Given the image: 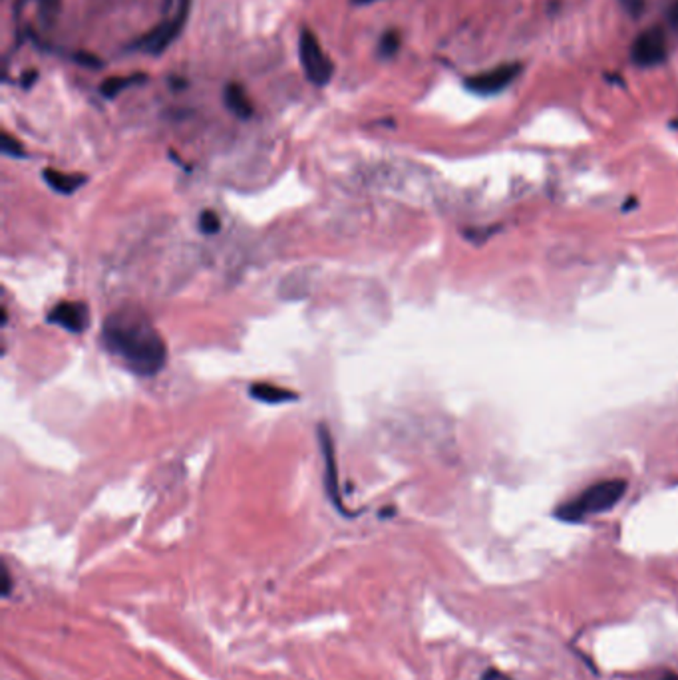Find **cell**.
<instances>
[{"label": "cell", "mask_w": 678, "mask_h": 680, "mask_svg": "<svg viewBox=\"0 0 678 680\" xmlns=\"http://www.w3.org/2000/svg\"><path fill=\"white\" fill-rule=\"evenodd\" d=\"M102 342L113 358L139 376L162 373L167 362L165 340L142 308L113 311L104 321Z\"/></svg>", "instance_id": "cell-1"}, {"label": "cell", "mask_w": 678, "mask_h": 680, "mask_svg": "<svg viewBox=\"0 0 678 680\" xmlns=\"http://www.w3.org/2000/svg\"><path fill=\"white\" fill-rule=\"evenodd\" d=\"M627 490L629 483L623 478L597 482L589 485L585 491H581L573 501L563 503L555 511V516L563 521H569V524H577V521H583L589 516L605 514V511L613 509L624 498Z\"/></svg>", "instance_id": "cell-2"}, {"label": "cell", "mask_w": 678, "mask_h": 680, "mask_svg": "<svg viewBox=\"0 0 678 680\" xmlns=\"http://www.w3.org/2000/svg\"><path fill=\"white\" fill-rule=\"evenodd\" d=\"M298 56H301V66L308 78V82L314 86H327L332 78V62L324 55L321 42L316 40L311 30H301L298 37Z\"/></svg>", "instance_id": "cell-3"}, {"label": "cell", "mask_w": 678, "mask_h": 680, "mask_svg": "<svg viewBox=\"0 0 678 680\" xmlns=\"http://www.w3.org/2000/svg\"><path fill=\"white\" fill-rule=\"evenodd\" d=\"M189 8H191V0H180V6H178V13L173 14V19L165 21L163 24L155 26V29L146 34L144 38H139L136 42V48L147 52V55H162V52L167 50V46L180 37L185 22H188V16H189Z\"/></svg>", "instance_id": "cell-4"}, {"label": "cell", "mask_w": 678, "mask_h": 680, "mask_svg": "<svg viewBox=\"0 0 678 680\" xmlns=\"http://www.w3.org/2000/svg\"><path fill=\"white\" fill-rule=\"evenodd\" d=\"M666 37L660 29H649L632 42L631 60L640 68H655L666 60Z\"/></svg>", "instance_id": "cell-5"}, {"label": "cell", "mask_w": 678, "mask_h": 680, "mask_svg": "<svg viewBox=\"0 0 678 680\" xmlns=\"http://www.w3.org/2000/svg\"><path fill=\"white\" fill-rule=\"evenodd\" d=\"M522 72V66L515 64V62H509V64H501L491 70H486V72H480L475 76H470L468 82V90L480 96H493L512 84L515 78Z\"/></svg>", "instance_id": "cell-6"}, {"label": "cell", "mask_w": 678, "mask_h": 680, "mask_svg": "<svg viewBox=\"0 0 678 680\" xmlns=\"http://www.w3.org/2000/svg\"><path fill=\"white\" fill-rule=\"evenodd\" d=\"M316 434H319V444H321L322 458H324V488H327V493L332 501V506L337 508L340 514L348 516V511L345 509V506H342V498H340V490H339L337 454H334V441L331 438V432L327 426H319Z\"/></svg>", "instance_id": "cell-7"}, {"label": "cell", "mask_w": 678, "mask_h": 680, "mask_svg": "<svg viewBox=\"0 0 678 680\" xmlns=\"http://www.w3.org/2000/svg\"><path fill=\"white\" fill-rule=\"evenodd\" d=\"M46 321L50 324L62 326V329L68 332H84L90 324V311L84 303H58L54 308H52L50 315L46 316Z\"/></svg>", "instance_id": "cell-8"}, {"label": "cell", "mask_w": 678, "mask_h": 680, "mask_svg": "<svg viewBox=\"0 0 678 680\" xmlns=\"http://www.w3.org/2000/svg\"><path fill=\"white\" fill-rule=\"evenodd\" d=\"M223 102H225V105H227V110L231 112L233 116L241 118V120L251 118V116H253V112H255L251 98H249V96H247L245 88L239 86V84H229V86L225 88V92H223Z\"/></svg>", "instance_id": "cell-9"}, {"label": "cell", "mask_w": 678, "mask_h": 680, "mask_svg": "<svg viewBox=\"0 0 678 680\" xmlns=\"http://www.w3.org/2000/svg\"><path fill=\"white\" fill-rule=\"evenodd\" d=\"M44 181H46L52 189L62 196H72L76 189H80L86 183V175L80 173H62L56 170H44L42 173Z\"/></svg>", "instance_id": "cell-10"}, {"label": "cell", "mask_w": 678, "mask_h": 680, "mask_svg": "<svg viewBox=\"0 0 678 680\" xmlns=\"http://www.w3.org/2000/svg\"><path fill=\"white\" fill-rule=\"evenodd\" d=\"M251 396L255 400L265 402V404H280L289 400H297L298 394L287 390V388L272 386V384H253Z\"/></svg>", "instance_id": "cell-11"}, {"label": "cell", "mask_w": 678, "mask_h": 680, "mask_svg": "<svg viewBox=\"0 0 678 680\" xmlns=\"http://www.w3.org/2000/svg\"><path fill=\"white\" fill-rule=\"evenodd\" d=\"M146 82V74H134V76H112L108 78V80H104L100 84V94L104 96V98H116L118 94H121V90H126V88H131L136 84H142Z\"/></svg>", "instance_id": "cell-12"}, {"label": "cell", "mask_w": 678, "mask_h": 680, "mask_svg": "<svg viewBox=\"0 0 678 680\" xmlns=\"http://www.w3.org/2000/svg\"><path fill=\"white\" fill-rule=\"evenodd\" d=\"M199 229L207 235H217L222 231V219H219L215 211H204L199 215Z\"/></svg>", "instance_id": "cell-13"}, {"label": "cell", "mask_w": 678, "mask_h": 680, "mask_svg": "<svg viewBox=\"0 0 678 680\" xmlns=\"http://www.w3.org/2000/svg\"><path fill=\"white\" fill-rule=\"evenodd\" d=\"M400 48V37L396 32H386L384 37L381 38V56L384 58H392L396 52H398Z\"/></svg>", "instance_id": "cell-14"}, {"label": "cell", "mask_w": 678, "mask_h": 680, "mask_svg": "<svg viewBox=\"0 0 678 680\" xmlns=\"http://www.w3.org/2000/svg\"><path fill=\"white\" fill-rule=\"evenodd\" d=\"M3 154L4 155H11V157H26V152L22 144L16 138H13L11 134H3Z\"/></svg>", "instance_id": "cell-15"}, {"label": "cell", "mask_w": 678, "mask_h": 680, "mask_svg": "<svg viewBox=\"0 0 678 680\" xmlns=\"http://www.w3.org/2000/svg\"><path fill=\"white\" fill-rule=\"evenodd\" d=\"M76 60H78V64H86V66H90V68H100V66H102V64H100V60L96 58V56L76 55Z\"/></svg>", "instance_id": "cell-16"}, {"label": "cell", "mask_w": 678, "mask_h": 680, "mask_svg": "<svg viewBox=\"0 0 678 680\" xmlns=\"http://www.w3.org/2000/svg\"><path fill=\"white\" fill-rule=\"evenodd\" d=\"M481 680H512V678L501 673V670H498V668H488L486 673H483Z\"/></svg>", "instance_id": "cell-17"}, {"label": "cell", "mask_w": 678, "mask_h": 680, "mask_svg": "<svg viewBox=\"0 0 678 680\" xmlns=\"http://www.w3.org/2000/svg\"><path fill=\"white\" fill-rule=\"evenodd\" d=\"M0 587H3V595L8 597V593H11V589H13V581H11V573H8L6 565H3V585Z\"/></svg>", "instance_id": "cell-18"}, {"label": "cell", "mask_w": 678, "mask_h": 680, "mask_svg": "<svg viewBox=\"0 0 678 680\" xmlns=\"http://www.w3.org/2000/svg\"><path fill=\"white\" fill-rule=\"evenodd\" d=\"M668 19H671V24L674 26V30L678 32V3L671 8V13H668Z\"/></svg>", "instance_id": "cell-19"}, {"label": "cell", "mask_w": 678, "mask_h": 680, "mask_svg": "<svg viewBox=\"0 0 678 680\" xmlns=\"http://www.w3.org/2000/svg\"><path fill=\"white\" fill-rule=\"evenodd\" d=\"M658 680H678V675L676 673H665Z\"/></svg>", "instance_id": "cell-20"}, {"label": "cell", "mask_w": 678, "mask_h": 680, "mask_svg": "<svg viewBox=\"0 0 678 680\" xmlns=\"http://www.w3.org/2000/svg\"><path fill=\"white\" fill-rule=\"evenodd\" d=\"M352 3L358 4V6H364V4H372V3H376V0H352Z\"/></svg>", "instance_id": "cell-21"}]
</instances>
